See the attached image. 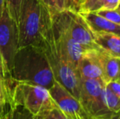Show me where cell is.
Here are the masks:
<instances>
[{"mask_svg":"<svg viewBox=\"0 0 120 119\" xmlns=\"http://www.w3.org/2000/svg\"><path fill=\"white\" fill-rule=\"evenodd\" d=\"M11 79L34 83L50 89L55 77L41 46L28 45L17 49L13 61Z\"/></svg>","mask_w":120,"mask_h":119,"instance_id":"obj_1","label":"cell"},{"mask_svg":"<svg viewBox=\"0 0 120 119\" xmlns=\"http://www.w3.org/2000/svg\"><path fill=\"white\" fill-rule=\"evenodd\" d=\"M40 46L44 51L56 82L60 83L65 90L79 100L80 78L77 73L62 54L54 38L52 29V20L43 32Z\"/></svg>","mask_w":120,"mask_h":119,"instance_id":"obj_2","label":"cell"},{"mask_svg":"<svg viewBox=\"0 0 120 119\" xmlns=\"http://www.w3.org/2000/svg\"><path fill=\"white\" fill-rule=\"evenodd\" d=\"M51 20L52 13L42 0H23L18 22V48L40 46L43 32Z\"/></svg>","mask_w":120,"mask_h":119,"instance_id":"obj_3","label":"cell"},{"mask_svg":"<svg viewBox=\"0 0 120 119\" xmlns=\"http://www.w3.org/2000/svg\"><path fill=\"white\" fill-rule=\"evenodd\" d=\"M11 103L39 118L47 116L57 108L49 90L34 83L10 80Z\"/></svg>","mask_w":120,"mask_h":119,"instance_id":"obj_4","label":"cell"},{"mask_svg":"<svg viewBox=\"0 0 120 119\" xmlns=\"http://www.w3.org/2000/svg\"><path fill=\"white\" fill-rule=\"evenodd\" d=\"M52 18L70 37L87 49H100L94 41V33L78 11L64 10L52 14Z\"/></svg>","mask_w":120,"mask_h":119,"instance_id":"obj_5","label":"cell"},{"mask_svg":"<svg viewBox=\"0 0 120 119\" xmlns=\"http://www.w3.org/2000/svg\"><path fill=\"white\" fill-rule=\"evenodd\" d=\"M105 85L101 79H80L79 102L86 113L95 119H111L114 115L107 109L103 101Z\"/></svg>","mask_w":120,"mask_h":119,"instance_id":"obj_6","label":"cell"},{"mask_svg":"<svg viewBox=\"0 0 120 119\" xmlns=\"http://www.w3.org/2000/svg\"><path fill=\"white\" fill-rule=\"evenodd\" d=\"M19 44L18 26L10 16L6 7H3L0 16V54L5 69L11 79V70Z\"/></svg>","mask_w":120,"mask_h":119,"instance_id":"obj_7","label":"cell"},{"mask_svg":"<svg viewBox=\"0 0 120 119\" xmlns=\"http://www.w3.org/2000/svg\"><path fill=\"white\" fill-rule=\"evenodd\" d=\"M49 93L57 108L68 119H85L87 113L77 98L56 82L49 89Z\"/></svg>","mask_w":120,"mask_h":119,"instance_id":"obj_8","label":"cell"},{"mask_svg":"<svg viewBox=\"0 0 120 119\" xmlns=\"http://www.w3.org/2000/svg\"><path fill=\"white\" fill-rule=\"evenodd\" d=\"M52 29L54 38L61 51L70 65L76 69L79 60L85 54L87 48L84 47L79 43L74 41L70 35L65 31L60 25L52 20Z\"/></svg>","mask_w":120,"mask_h":119,"instance_id":"obj_9","label":"cell"},{"mask_svg":"<svg viewBox=\"0 0 120 119\" xmlns=\"http://www.w3.org/2000/svg\"><path fill=\"white\" fill-rule=\"evenodd\" d=\"M96 50L98 49H87L79 60L76 70L80 79L102 80V72L96 56Z\"/></svg>","mask_w":120,"mask_h":119,"instance_id":"obj_10","label":"cell"},{"mask_svg":"<svg viewBox=\"0 0 120 119\" xmlns=\"http://www.w3.org/2000/svg\"><path fill=\"white\" fill-rule=\"evenodd\" d=\"M96 56L102 72V80L105 83L119 80L120 74V59L109 56L101 49L96 51Z\"/></svg>","mask_w":120,"mask_h":119,"instance_id":"obj_11","label":"cell"},{"mask_svg":"<svg viewBox=\"0 0 120 119\" xmlns=\"http://www.w3.org/2000/svg\"><path fill=\"white\" fill-rule=\"evenodd\" d=\"M92 33H108L120 36V25L108 21L96 12H79Z\"/></svg>","mask_w":120,"mask_h":119,"instance_id":"obj_12","label":"cell"},{"mask_svg":"<svg viewBox=\"0 0 120 119\" xmlns=\"http://www.w3.org/2000/svg\"><path fill=\"white\" fill-rule=\"evenodd\" d=\"M97 47L113 57L120 59V36L114 33H94Z\"/></svg>","mask_w":120,"mask_h":119,"instance_id":"obj_13","label":"cell"},{"mask_svg":"<svg viewBox=\"0 0 120 119\" xmlns=\"http://www.w3.org/2000/svg\"><path fill=\"white\" fill-rule=\"evenodd\" d=\"M120 0H81L79 12H96L102 9H114Z\"/></svg>","mask_w":120,"mask_h":119,"instance_id":"obj_14","label":"cell"},{"mask_svg":"<svg viewBox=\"0 0 120 119\" xmlns=\"http://www.w3.org/2000/svg\"><path fill=\"white\" fill-rule=\"evenodd\" d=\"M102 97L105 105L109 111L114 114L120 113V99L106 85L103 87Z\"/></svg>","mask_w":120,"mask_h":119,"instance_id":"obj_15","label":"cell"},{"mask_svg":"<svg viewBox=\"0 0 120 119\" xmlns=\"http://www.w3.org/2000/svg\"><path fill=\"white\" fill-rule=\"evenodd\" d=\"M2 119H42V118L34 116L20 106H12Z\"/></svg>","mask_w":120,"mask_h":119,"instance_id":"obj_16","label":"cell"},{"mask_svg":"<svg viewBox=\"0 0 120 119\" xmlns=\"http://www.w3.org/2000/svg\"><path fill=\"white\" fill-rule=\"evenodd\" d=\"M23 0H4V5L9 13L10 16L14 20L18 26L20 13Z\"/></svg>","mask_w":120,"mask_h":119,"instance_id":"obj_17","label":"cell"},{"mask_svg":"<svg viewBox=\"0 0 120 119\" xmlns=\"http://www.w3.org/2000/svg\"><path fill=\"white\" fill-rule=\"evenodd\" d=\"M98 15L103 16L108 21L120 25V10L118 8L114 9H102L96 11Z\"/></svg>","mask_w":120,"mask_h":119,"instance_id":"obj_18","label":"cell"},{"mask_svg":"<svg viewBox=\"0 0 120 119\" xmlns=\"http://www.w3.org/2000/svg\"><path fill=\"white\" fill-rule=\"evenodd\" d=\"M11 104L10 93V80H3L0 78V105Z\"/></svg>","mask_w":120,"mask_h":119,"instance_id":"obj_19","label":"cell"},{"mask_svg":"<svg viewBox=\"0 0 120 119\" xmlns=\"http://www.w3.org/2000/svg\"><path fill=\"white\" fill-rule=\"evenodd\" d=\"M106 86L109 88L120 99V82L119 81H113L106 83Z\"/></svg>","mask_w":120,"mask_h":119,"instance_id":"obj_20","label":"cell"},{"mask_svg":"<svg viewBox=\"0 0 120 119\" xmlns=\"http://www.w3.org/2000/svg\"><path fill=\"white\" fill-rule=\"evenodd\" d=\"M57 11H61L64 10H69L68 0H56Z\"/></svg>","mask_w":120,"mask_h":119,"instance_id":"obj_21","label":"cell"},{"mask_svg":"<svg viewBox=\"0 0 120 119\" xmlns=\"http://www.w3.org/2000/svg\"><path fill=\"white\" fill-rule=\"evenodd\" d=\"M45 5L48 7L49 11L52 14L55 12H57L56 10V0H42Z\"/></svg>","mask_w":120,"mask_h":119,"instance_id":"obj_22","label":"cell"},{"mask_svg":"<svg viewBox=\"0 0 120 119\" xmlns=\"http://www.w3.org/2000/svg\"><path fill=\"white\" fill-rule=\"evenodd\" d=\"M0 78L3 80H11L6 69H5L4 65H3V60H2L1 57V54H0Z\"/></svg>","mask_w":120,"mask_h":119,"instance_id":"obj_23","label":"cell"},{"mask_svg":"<svg viewBox=\"0 0 120 119\" xmlns=\"http://www.w3.org/2000/svg\"><path fill=\"white\" fill-rule=\"evenodd\" d=\"M11 104H1L0 105V119H2L11 108Z\"/></svg>","mask_w":120,"mask_h":119,"instance_id":"obj_24","label":"cell"},{"mask_svg":"<svg viewBox=\"0 0 120 119\" xmlns=\"http://www.w3.org/2000/svg\"><path fill=\"white\" fill-rule=\"evenodd\" d=\"M69 2V10H73L79 12V4L81 0H68Z\"/></svg>","mask_w":120,"mask_h":119,"instance_id":"obj_25","label":"cell"},{"mask_svg":"<svg viewBox=\"0 0 120 119\" xmlns=\"http://www.w3.org/2000/svg\"><path fill=\"white\" fill-rule=\"evenodd\" d=\"M52 114L55 117L56 119H68L60 111V109H58L57 108H54L52 111Z\"/></svg>","mask_w":120,"mask_h":119,"instance_id":"obj_26","label":"cell"},{"mask_svg":"<svg viewBox=\"0 0 120 119\" xmlns=\"http://www.w3.org/2000/svg\"><path fill=\"white\" fill-rule=\"evenodd\" d=\"M3 7H4V0H0V16L2 15V12H3Z\"/></svg>","mask_w":120,"mask_h":119,"instance_id":"obj_27","label":"cell"},{"mask_svg":"<svg viewBox=\"0 0 120 119\" xmlns=\"http://www.w3.org/2000/svg\"><path fill=\"white\" fill-rule=\"evenodd\" d=\"M42 119H56V118H55V117L52 114V112H51V113H49V114H48L47 116L42 118Z\"/></svg>","mask_w":120,"mask_h":119,"instance_id":"obj_28","label":"cell"},{"mask_svg":"<svg viewBox=\"0 0 120 119\" xmlns=\"http://www.w3.org/2000/svg\"><path fill=\"white\" fill-rule=\"evenodd\" d=\"M111 119H120V113L114 114V116H113V118H111Z\"/></svg>","mask_w":120,"mask_h":119,"instance_id":"obj_29","label":"cell"},{"mask_svg":"<svg viewBox=\"0 0 120 119\" xmlns=\"http://www.w3.org/2000/svg\"><path fill=\"white\" fill-rule=\"evenodd\" d=\"M85 119H95V118H92V117L88 116V115H87V116H86V118H85Z\"/></svg>","mask_w":120,"mask_h":119,"instance_id":"obj_30","label":"cell"},{"mask_svg":"<svg viewBox=\"0 0 120 119\" xmlns=\"http://www.w3.org/2000/svg\"><path fill=\"white\" fill-rule=\"evenodd\" d=\"M118 9H119L120 10V2H119V6H118Z\"/></svg>","mask_w":120,"mask_h":119,"instance_id":"obj_31","label":"cell"},{"mask_svg":"<svg viewBox=\"0 0 120 119\" xmlns=\"http://www.w3.org/2000/svg\"><path fill=\"white\" fill-rule=\"evenodd\" d=\"M118 81H119V82H120V74H119V80H118Z\"/></svg>","mask_w":120,"mask_h":119,"instance_id":"obj_32","label":"cell"}]
</instances>
